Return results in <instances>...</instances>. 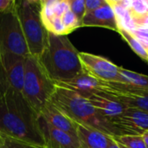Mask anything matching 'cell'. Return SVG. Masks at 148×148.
<instances>
[{"label":"cell","mask_w":148,"mask_h":148,"mask_svg":"<svg viewBox=\"0 0 148 148\" xmlns=\"http://www.w3.org/2000/svg\"><path fill=\"white\" fill-rule=\"evenodd\" d=\"M25 58L9 52L0 53V83L22 92Z\"/></svg>","instance_id":"cell-8"},{"label":"cell","mask_w":148,"mask_h":148,"mask_svg":"<svg viewBox=\"0 0 148 148\" xmlns=\"http://www.w3.org/2000/svg\"><path fill=\"white\" fill-rule=\"evenodd\" d=\"M62 21L66 29L68 35L72 31H74L75 29L81 28V23L78 21L76 16L73 14V12L69 9L62 16Z\"/></svg>","instance_id":"cell-19"},{"label":"cell","mask_w":148,"mask_h":148,"mask_svg":"<svg viewBox=\"0 0 148 148\" xmlns=\"http://www.w3.org/2000/svg\"><path fill=\"white\" fill-rule=\"evenodd\" d=\"M40 116L56 129L63 131L77 139V124L49 101L41 110ZM78 140V139H77Z\"/></svg>","instance_id":"cell-13"},{"label":"cell","mask_w":148,"mask_h":148,"mask_svg":"<svg viewBox=\"0 0 148 148\" xmlns=\"http://www.w3.org/2000/svg\"><path fill=\"white\" fill-rule=\"evenodd\" d=\"M118 145H119L120 148H128V147H125V146H123V145H121V144H119V143H118Z\"/></svg>","instance_id":"cell-25"},{"label":"cell","mask_w":148,"mask_h":148,"mask_svg":"<svg viewBox=\"0 0 148 148\" xmlns=\"http://www.w3.org/2000/svg\"><path fill=\"white\" fill-rule=\"evenodd\" d=\"M118 33H120L122 38L129 44V46L134 50V52H135L143 60H146L148 62V50L138 40V38L134 36V34L130 30L121 27Z\"/></svg>","instance_id":"cell-17"},{"label":"cell","mask_w":148,"mask_h":148,"mask_svg":"<svg viewBox=\"0 0 148 148\" xmlns=\"http://www.w3.org/2000/svg\"><path fill=\"white\" fill-rule=\"evenodd\" d=\"M17 15L29 54L39 58L49 43V32L41 16V0L17 1Z\"/></svg>","instance_id":"cell-4"},{"label":"cell","mask_w":148,"mask_h":148,"mask_svg":"<svg viewBox=\"0 0 148 148\" xmlns=\"http://www.w3.org/2000/svg\"><path fill=\"white\" fill-rule=\"evenodd\" d=\"M68 2L69 10L73 12L82 24V21L86 14L85 0H68Z\"/></svg>","instance_id":"cell-20"},{"label":"cell","mask_w":148,"mask_h":148,"mask_svg":"<svg viewBox=\"0 0 148 148\" xmlns=\"http://www.w3.org/2000/svg\"><path fill=\"white\" fill-rule=\"evenodd\" d=\"M108 148H120V147H119L118 143L116 141H114V139H113V137H112V139L110 140V143H109V146H108Z\"/></svg>","instance_id":"cell-23"},{"label":"cell","mask_w":148,"mask_h":148,"mask_svg":"<svg viewBox=\"0 0 148 148\" xmlns=\"http://www.w3.org/2000/svg\"><path fill=\"white\" fill-rule=\"evenodd\" d=\"M49 101L77 125L98 130L110 137L130 135L104 118L86 98L75 92L56 86Z\"/></svg>","instance_id":"cell-2"},{"label":"cell","mask_w":148,"mask_h":148,"mask_svg":"<svg viewBox=\"0 0 148 148\" xmlns=\"http://www.w3.org/2000/svg\"><path fill=\"white\" fill-rule=\"evenodd\" d=\"M142 137L144 139V141H145V144H146V147L148 148V131L147 132H145L142 134Z\"/></svg>","instance_id":"cell-24"},{"label":"cell","mask_w":148,"mask_h":148,"mask_svg":"<svg viewBox=\"0 0 148 148\" xmlns=\"http://www.w3.org/2000/svg\"><path fill=\"white\" fill-rule=\"evenodd\" d=\"M3 134H0V143L2 142V140H3Z\"/></svg>","instance_id":"cell-26"},{"label":"cell","mask_w":148,"mask_h":148,"mask_svg":"<svg viewBox=\"0 0 148 148\" xmlns=\"http://www.w3.org/2000/svg\"><path fill=\"white\" fill-rule=\"evenodd\" d=\"M89 103L109 121L121 114L127 107L102 91H97L87 98Z\"/></svg>","instance_id":"cell-12"},{"label":"cell","mask_w":148,"mask_h":148,"mask_svg":"<svg viewBox=\"0 0 148 148\" xmlns=\"http://www.w3.org/2000/svg\"><path fill=\"white\" fill-rule=\"evenodd\" d=\"M110 121L130 135H142L148 131V113L140 109L127 108Z\"/></svg>","instance_id":"cell-9"},{"label":"cell","mask_w":148,"mask_h":148,"mask_svg":"<svg viewBox=\"0 0 148 148\" xmlns=\"http://www.w3.org/2000/svg\"><path fill=\"white\" fill-rule=\"evenodd\" d=\"M79 57L86 73L106 82H121L120 67L101 56L80 52Z\"/></svg>","instance_id":"cell-7"},{"label":"cell","mask_w":148,"mask_h":148,"mask_svg":"<svg viewBox=\"0 0 148 148\" xmlns=\"http://www.w3.org/2000/svg\"><path fill=\"white\" fill-rule=\"evenodd\" d=\"M102 92L127 108L140 109L148 113V92L139 94H122L110 90H102Z\"/></svg>","instance_id":"cell-16"},{"label":"cell","mask_w":148,"mask_h":148,"mask_svg":"<svg viewBox=\"0 0 148 148\" xmlns=\"http://www.w3.org/2000/svg\"><path fill=\"white\" fill-rule=\"evenodd\" d=\"M79 53L68 36L49 33L48 47L37 59L49 78L54 82H61L84 72Z\"/></svg>","instance_id":"cell-3"},{"label":"cell","mask_w":148,"mask_h":148,"mask_svg":"<svg viewBox=\"0 0 148 148\" xmlns=\"http://www.w3.org/2000/svg\"><path fill=\"white\" fill-rule=\"evenodd\" d=\"M39 114L22 92L0 83V134L35 147L45 148Z\"/></svg>","instance_id":"cell-1"},{"label":"cell","mask_w":148,"mask_h":148,"mask_svg":"<svg viewBox=\"0 0 148 148\" xmlns=\"http://www.w3.org/2000/svg\"><path fill=\"white\" fill-rule=\"evenodd\" d=\"M9 52L23 57L30 56L16 6L0 13V53Z\"/></svg>","instance_id":"cell-6"},{"label":"cell","mask_w":148,"mask_h":148,"mask_svg":"<svg viewBox=\"0 0 148 148\" xmlns=\"http://www.w3.org/2000/svg\"><path fill=\"white\" fill-rule=\"evenodd\" d=\"M0 148H42L35 147L11 138H8L3 136L2 142L0 143Z\"/></svg>","instance_id":"cell-21"},{"label":"cell","mask_w":148,"mask_h":148,"mask_svg":"<svg viewBox=\"0 0 148 148\" xmlns=\"http://www.w3.org/2000/svg\"><path fill=\"white\" fill-rule=\"evenodd\" d=\"M79 148H108L112 137L84 126H77Z\"/></svg>","instance_id":"cell-15"},{"label":"cell","mask_w":148,"mask_h":148,"mask_svg":"<svg viewBox=\"0 0 148 148\" xmlns=\"http://www.w3.org/2000/svg\"><path fill=\"white\" fill-rule=\"evenodd\" d=\"M39 125L45 142V148H79L76 138L55 128L41 116H39Z\"/></svg>","instance_id":"cell-11"},{"label":"cell","mask_w":148,"mask_h":148,"mask_svg":"<svg viewBox=\"0 0 148 148\" xmlns=\"http://www.w3.org/2000/svg\"><path fill=\"white\" fill-rule=\"evenodd\" d=\"M55 89V82L49 78L39 60L32 56L26 57L22 94L39 115L42 108L49 101Z\"/></svg>","instance_id":"cell-5"},{"label":"cell","mask_w":148,"mask_h":148,"mask_svg":"<svg viewBox=\"0 0 148 148\" xmlns=\"http://www.w3.org/2000/svg\"><path fill=\"white\" fill-rule=\"evenodd\" d=\"M55 84L57 87H61L75 92L76 94L87 99L91 95L98 91L100 81L94 78L84 71L83 73L80 74L71 80L61 82H55Z\"/></svg>","instance_id":"cell-14"},{"label":"cell","mask_w":148,"mask_h":148,"mask_svg":"<svg viewBox=\"0 0 148 148\" xmlns=\"http://www.w3.org/2000/svg\"><path fill=\"white\" fill-rule=\"evenodd\" d=\"M81 27H102L117 32L120 30L116 12L108 1L101 8L85 14Z\"/></svg>","instance_id":"cell-10"},{"label":"cell","mask_w":148,"mask_h":148,"mask_svg":"<svg viewBox=\"0 0 148 148\" xmlns=\"http://www.w3.org/2000/svg\"><path fill=\"white\" fill-rule=\"evenodd\" d=\"M107 0H85V8H86V14L92 12L104 4H106Z\"/></svg>","instance_id":"cell-22"},{"label":"cell","mask_w":148,"mask_h":148,"mask_svg":"<svg viewBox=\"0 0 148 148\" xmlns=\"http://www.w3.org/2000/svg\"><path fill=\"white\" fill-rule=\"evenodd\" d=\"M117 143L128 148H147L142 135H121L113 137Z\"/></svg>","instance_id":"cell-18"}]
</instances>
